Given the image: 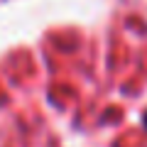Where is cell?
<instances>
[{
  "mask_svg": "<svg viewBox=\"0 0 147 147\" xmlns=\"http://www.w3.org/2000/svg\"><path fill=\"white\" fill-rule=\"evenodd\" d=\"M145 125H147V115H145Z\"/></svg>",
  "mask_w": 147,
  "mask_h": 147,
  "instance_id": "cell-1",
  "label": "cell"
}]
</instances>
